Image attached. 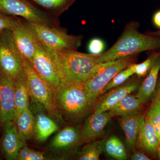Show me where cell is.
Instances as JSON below:
<instances>
[{"instance_id":"6da1fadb","label":"cell","mask_w":160,"mask_h":160,"mask_svg":"<svg viewBox=\"0 0 160 160\" xmlns=\"http://www.w3.org/2000/svg\"><path fill=\"white\" fill-rule=\"evenodd\" d=\"M138 28L139 24L137 22L132 21L128 23L116 42L109 50L99 55L97 64L160 49L159 38L152 35L143 34L139 31Z\"/></svg>"},{"instance_id":"7a4b0ae2","label":"cell","mask_w":160,"mask_h":160,"mask_svg":"<svg viewBox=\"0 0 160 160\" xmlns=\"http://www.w3.org/2000/svg\"><path fill=\"white\" fill-rule=\"evenodd\" d=\"M56 106L59 113L71 119L84 117L94 104L92 102L84 82L66 79L54 93Z\"/></svg>"},{"instance_id":"3957f363","label":"cell","mask_w":160,"mask_h":160,"mask_svg":"<svg viewBox=\"0 0 160 160\" xmlns=\"http://www.w3.org/2000/svg\"><path fill=\"white\" fill-rule=\"evenodd\" d=\"M47 50L61 81L71 79L85 82L97 65V61L99 55L82 53L75 50L61 52Z\"/></svg>"},{"instance_id":"277c9868","label":"cell","mask_w":160,"mask_h":160,"mask_svg":"<svg viewBox=\"0 0 160 160\" xmlns=\"http://www.w3.org/2000/svg\"><path fill=\"white\" fill-rule=\"evenodd\" d=\"M25 21L38 42L49 50L56 52L77 50L82 45V36L69 35L61 27H50Z\"/></svg>"},{"instance_id":"5b68a950","label":"cell","mask_w":160,"mask_h":160,"mask_svg":"<svg viewBox=\"0 0 160 160\" xmlns=\"http://www.w3.org/2000/svg\"><path fill=\"white\" fill-rule=\"evenodd\" d=\"M16 50L22 67L30 98L42 104L52 118H59V112L55 102L54 92L34 70L29 61L22 56L16 49Z\"/></svg>"},{"instance_id":"8992f818","label":"cell","mask_w":160,"mask_h":160,"mask_svg":"<svg viewBox=\"0 0 160 160\" xmlns=\"http://www.w3.org/2000/svg\"><path fill=\"white\" fill-rule=\"evenodd\" d=\"M0 12L19 16L29 22L60 28L58 18L41 9L30 0H0Z\"/></svg>"},{"instance_id":"52a82bcc","label":"cell","mask_w":160,"mask_h":160,"mask_svg":"<svg viewBox=\"0 0 160 160\" xmlns=\"http://www.w3.org/2000/svg\"><path fill=\"white\" fill-rule=\"evenodd\" d=\"M135 55L98 64L84 82L89 98L93 104L101 91L115 76L132 64Z\"/></svg>"},{"instance_id":"ba28073f","label":"cell","mask_w":160,"mask_h":160,"mask_svg":"<svg viewBox=\"0 0 160 160\" xmlns=\"http://www.w3.org/2000/svg\"><path fill=\"white\" fill-rule=\"evenodd\" d=\"M23 72L11 30H6L0 36V73L14 80Z\"/></svg>"},{"instance_id":"9c48e42d","label":"cell","mask_w":160,"mask_h":160,"mask_svg":"<svg viewBox=\"0 0 160 160\" xmlns=\"http://www.w3.org/2000/svg\"><path fill=\"white\" fill-rule=\"evenodd\" d=\"M29 62L54 93L59 87L61 79L48 50L39 42H38L36 51Z\"/></svg>"},{"instance_id":"30bf717a","label":"cell","mask_w":160,"mask_h":160,"mask_svg":"<svg viewBox=\"0 0 160 160\" xmlns=\"http://www.w3.org/2000/svg\"><path fill=\"white\" fill-rule=\"evenodd\" d=\"M29 108L34 117L35 139L38 142H43L58 131L59 127L40 103L31 99Z\"/></svg>"},{"instance_id":"8fae6325","label":"cell","mask_w":160,"mask_h":160,"mask_svg":"<svg viewBox=\"0 0 160 160\" xmlns=\"http://www.w3.org/2000/svg\"><path fill=\"white\" fill-rule=\"evenodd\" d=\"M17 115L14 81L0 73V126L14 121Z\"/></svg>"},{"instance_id":"7c38bea8","label":"cell","mask_w":160,"mask_h":160,"mask_svg":"<svg viewBox=\"0 0 160 160\" xmlns=\"http://www.w3.org/2000/svg\"><path fill=\"white\" fill-rule=\"evenodd\" d=\"M12 40L16 49L23 57L29 62L34 56L38 41L32 31L26 24L22 21L18 26L11 30Z\"/></svg>"},{"instance_id":"4fadbf2b","label":"cell","mask_w":160,"mask_h":160,"mask_svg":"<svg viewBox=\"0 0 160 160\" xmlns=\"http://www.w3.org/2000/svg\"><path fill=\"white\" fill-rule=\"evenodd\" d=\"M112 118L109 111L95 112L86 120L80 132V141L87 142L103 134L104 129Z\"/></svg>"},{"instance_id":"5bb4252c","label":"cell","mask_w":160,"mask_h":160,"mask_svg":"<svg viewBox=\"0 0 160 160\" xmlns=\"http://www.w3.org/2000/svg\"><path fill=\"white\" fill-rule=\"evenodd\" d=\"M2 148L7 160H17L20 149L26 146L25 142L18 132L14 121L8 122L4 125Z\"/></svg>"},{"instance_id":"9a60e30c","label":"cell","mask_w":160,"mask_h":160,"mask_svg":"<svg viewBox=\"0 0 160 160\" xmlns=\"http://www.w3.org/2000/svg\"><path fill=\"white\" fill-rule=\"evenodd\" d=\"M159 144L157 135L148 114L145 117L138 135L137 144L140 149L151 154L157 153Z\"/></svg>"},{"instance_id":"2e32d148","label":"cell","mask_w":160,"mask_h":160,"mask_svg":"<svg viewBox=\"0 0 160 160\" xmlns=\"http://www.w3.org/2000/svg\"><path fill=\"white\" fill-rule=\"evenodd\" d=\"M138 86L137 82H132L110 89L111 91L104 96L98 103L94 112H100L109 111L123 98L135 91Z\"/></svg>"},{"instance_id":"e0dca14e","label":"cell","mask_w":160,"mask_h":160,"mask_svg":"<svg viewBox=\"0 0 160 160\" xmlns=\"http://www.w3.org/2000/svg\"><path fill=\"white\" fill-rule=\"evenodd\" d=\"M160 71V52L157 53L152 62L151 69L138 89L136 97L142 104H145L156 89Z\"/></svg>"},{"instance_id":"ac0fdd59","label":"cell","mask_w":160,"mask_h":160,"mask_svg":"<svg viewBox=\"0 0 160 160\" xmlns=\"http://www.w3.org/2000/svg\"><path fill=\"white\" fill-rule=\"evenodd\" d=\"M144 115L138 112L122 116L121 124L126 136L127 145L134 149L140 128L145 118Z\"/></svg>"},{"instance_id":"d6986e66","label":"cell","mask_w":160,"mask_h":160,"mask_svg":"<svg viewBox=\"0 0 160 160\" xmlns=\"http://www.w3.org/2000/svg\"><path fill=\"white\" fill-rule=\"evenodd\" d=\"M79 141L80 132L78 130L72 126H67L54 136L49 146L56 151L65 150L74 146Z\"/></svg>"},{"instance_id":"ffe728a7","label":"cell","mask_w":160,"mask_h":160,"mask_svg":"<svg viewBox=\"0 0 160 160\" xmlns=\"http://www.w3.org/2000/svg\"><path fill=\"white\" fill-rule=\"evenodd\" d=\"M14 122L19 134L25 142L34 137V117L29 107L18 113Z\"/></svg>"},{"instance_id":"44dd1931","label":"cell","mask_w":160,"mask_h":160,"mask_svg":"<svg viewBox=\"0 0 160 160\" xmlns=\"http://www.w3.org/2000/svg\"><path fill=\"white\" fill-rule=\"evenodd\" d=\"M13 81L15 99L18 114L23 109L29 108L30 96L23 72Z\"/></svg>"},{"instance_id":"7402d4cb","label":"cell","mask_w":160,"mask_h":160,"mask_svg":"<svg viewBox=\"0 0 160 160\" xmlns=\"http://www.w3.org/2000/svg\"><path fill=\"white\" fill-rule=\"evenodd\" d=\"M136 96L128 95L113 106L109 112L112 116H122L138 111L142 105Z\"/></svg>"},{"instance_id":"603a6c76","label":"cell","mask_w":160,"mask_h":160,"mask_svg":"<svg viewBox=\"0 0 160 160\" xmlns=\"http://www.w3.org/2000/svg\"><path fill=\"white\" fill-rule=\"evenodd\" d=\"M41 9L59 18L71 7L76 0H30Z\"/></svg>"},{"instance_id":"cb8c5ba5","label":"cell","mask_w":160,"mask_h":160,"mask_svg":"<svg viewBox=\"0 0 160 160\" xmlns=\"http://www.w3.org/2000/svg\"><path fill=\"white\" fill-rule=\"evenodd\" d=\"M105 149L107 154L115 159L124 160L127 159V154L122 142L117 137L112 136L106 141Z\"/></svg>"},{"instance_id":"d4e9b609","label":"cell","mask_w":160,"mask_h":160,"mask_svg":"<svg viewBox=\"0 0 160 160\" xmlns=\"http://www.w3.org/2000/svg\"><path fill=\"white\" fill-rule=\"evenodd\" d=\"M147 114L156 132L160 143V94L156 91L152 100L151 105Z\"/></svg>"},{"instance_id":"484cf974","label":"cell","mask_w":160,"mask_h":160,"mask_svg":"<svg viewBox=\"0 0 160 160\" xmlns=\"http://www.w3.org/2000/svg\"><path fill=\"white\" fill-rule=\"evenodd\" d=\"M131 65L119 72L112 79L101 91L100 95L104 94L108 90L121 86L133 74L134 72Z\"/></svg>"},{"instance_id":"4316f807","label":"cell","mask_w":160,"mask_h":160,"mask_svg":"<svg viewBox=\"0 0 160 160\" xmlns=\"http://www.w3.org/2000/svg\"><path fill=\"white\" fill-rule=\"evenodd\" d=\"M102 152V142L97 141L83 147L79 156L81 160H98Z\"/></svg>"},{"instance_id":"83f0119b","label":"cell","mask_w":160,"mask_h":160,"mask_svg":"<svg viewBox=\"0 0 160 160\" xmlns=\"http://www.w3.org/2000/svg\"><path fill=\"white\" fill-rule=\"evenodd\" d=\"M47 158L43 152L36 151L26 146H23L18 153L17 160H43Z\"/></svg>"},{"instance_id":"f1b7e54d","label":"cell","mask_w":160,"mask_h":160,"mask_svg":"<svg viewBox=\"0 0 160 160\" xmlns=\"http://www.w3.org/2000/svg\"><path fill=\"white\" fill-rule=\"evenodd\" d=\"M157 54V53L152 55L147 59L139 64H132L131 66L134 74H136L139 78L144 77L147 75L151 69L153 60Z\"/></svg>"},{"instance_id":"f546056e","label":"cell","mask_w":160,"mask_h":160,"mask_svg":"<svg viewBox=\"0 0 160 160\" xmlns=\"http://www.w3.org/2000/svg\"><path fill=\"white\" fill-rule=\"evenodd\" d=\"M22 20L16 19L0 12V32L12 30L19 25Z\"/></svg>"},{"instance_id":"4dcf8cb0","label":"cell","mask_w":160,"mask_h":160,"mask_svg":"<svg viewBox=\"0 0 160 160\" xmlns=\"http://www.w3.org/2000/svg\"><path fill=\"white\" fill-rule=\"evenodd\" d=\"M105 48V43L102 40L98 38L92 39L89 42L88 46L89 53L93 55L102 54Z\"/></svg>"},{"instance_id":"1f68e13d","label":"cell","mask_w":160,"mask_h":160,"mask_svg":"<svg viewBox=\"0 0 160 160\" xmlns=\"http://www.w3.org/2000/svg\"><path fill=\"white\" fill-rule=\"evenodd\" d=\"M131 159L132 160H150V158L146 154L140 151L135 152L132 155Z\"/></svg>"},{"instance_id":"d6a6232c","label":"cell","mask_w":160,"mask_h":160,"mask_svg":"<svg viewBox=\"0 0 160 160\" xmlns=\"http://www.w3.org/2000/svg\"><path fill=\"white\" fill-rule=\"evenodd\" d=\"M152 20L155 26L160 29V10L154 13Z\"/></svg>"},{"instance_id":"836d02e7","label":"cell","mask_w":160,"mask_h":160,"mask_svg":"<svg viewBox=\"0 0 160 160\" xmlns=\"http://www.w3.org/2000/svg\"><path fill=\"white\" fill-rule=\"evenodd\" d=\"M156 91L160 94V74L159 75L158 78L157 85L156 87Z\"/></svg>"},{"instance_id":"e575fe53","label":"cell","mask_w":160,"mask_h":160,"mask_svg":"<svg viewBox=\"0 0 160 160\" xmlns=\"http://www.w3.org/2000/svg\"><path fill=\"white\" fill-rule=\"evenodd\" d=\"M150 34L157 36L160 38V30L159 31L156 32H153V33H151Z\"/></svg>"},{"instance_id":"d590c367","label":"cell","mask_w":160,"mask_h":160,"mask_svg":"<svg viewBox=\"0 0 160 160\" xmlns=\"http://www.w3.org/2000/svg\"><path fill=\"white\" fill-rule=\"evenodd\" d=\"M157 153L158 156L160 159V143L159 144L158 146Z\"/></svg>"}]
</instances>
